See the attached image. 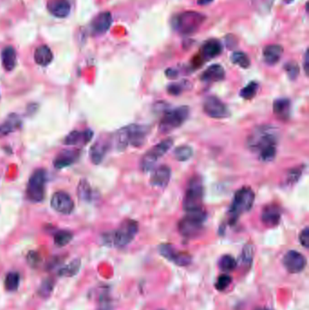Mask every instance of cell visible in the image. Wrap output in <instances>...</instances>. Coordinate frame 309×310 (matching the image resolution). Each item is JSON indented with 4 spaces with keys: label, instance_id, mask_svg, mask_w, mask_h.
I'll list each match as a JSON object with an SVG mask.
<instances>
[{
    "label": "cell",
    "instance_id": "36",
    "mask_svg": "<svg viewBox=\"0 0 309 310\" xmlns=\"http://www.w3.org/2000/svg\"><path fill=\"white\" fill-rule=\"evenodd\" d=\"M258 89H259V84L256 82H250L248 85L242 88L240 93V96L246 100L252 99L253 97L257 95Z\"/></svg>",
    "mask_w": 309,
    "mask_h": 310
},
{
    "label": "cell",
    "instance_id": "3",
    "mask_svg": "<svg viewBox=\"0 0 309 310\" xmlns=\"http://www.w3.org/2000/svg\"><path fill=\"white\" fill-rule=\"evenodd\" d=\"M138 231L139 224L136 220H124L117 230L103 234L102 241L109 247H124L134 241Z\"/></svg>",
    "mask_w": 309,
    "mask_h": 310
},
{
    "label": "cell",
    "instance_id": "28",
    "mask_svg": "<svg viewBox=\"0 0 309 310\" xmlns=\"http://www.w3.org/2000/svg\"><path fill=\"white\" fill-rule=\"evenodd\" d=\"M53 53L47 45H40L34 51V61L42 67L48 66L53 60Z\"/></svg>",
    "mask_w": 309,
    "mask_h": 310
},
{
    "label": "cell",
    "instance_id": "19",
    "mask_svg": "<svg viewBox=\"0 0 309 310\" xmlns=\"http://www.w3.org/2000/svg\"><path fill=\"white\" fill-rule=\"evenodd\" d=\"M47 9L53 16L64 18L71 11V5L68 0H50L47 3Z\"/></svg>",
    "mask_w": 309,
    "mask_h": 310
},
{
    "label": "cell",
    "instance_id": "15",
    "mask_svg": "<svg viewBox=\"0 0 309 310\" xmlns=\"http://www.w3.org/2000/svg\"><path fill=\"white\" fill-rule=\"evenodd\" d=\"M172 171L167 165H161L153 171L150 183L152 187L164 189L166 188L171 180Z\"/></svg>",
    "mask_w": 309,
    "mask_h": 310
},
{
    "label": "cell",
    "instance_id": "20",
    "mask_svg": "<svg viewBox=\"0 0 309 310\" xmlns=\"http://www.w3.org/2000/svg\"><path fill=\"white\" fill-rule=\"evenodd\" d=\"M224 78V68L218 64H215V65L208 67L201 75V80L205 83L219 82V81H222Z\"/></svg>",
    "mask_w": 309,
    "mask_h": 310
},
{
    "label": "cell",
    "instance_id": "44",
    "mask_svg": "<svg viewBox=\"0 0 309 310\" xmlns=\"http://www.w3.org/2000/svg\"><path fill=\"white\" fill-rule=\"evenodd\" d=\"M27 260H28V264L31 266V267H34V268L38 267L41 264V262H42L41 256L37 252H35V251L29 252Z\"/></svg>",
    "mask_w": 309,
    "mask_h": 310
},
{
    "label": "cell",
    "instance_id": "10",
    "mask_svg": "<svg viewBox=\"0 0 309 310\" xmlns=\"http://www.w3.org/2000/svg\"><path fill=\"white\" fill-rule=\"evenodd\" d=\"M47 175L45 170L39 169L34 171L28 180L27 194L28 197L33 203H40L45 197V182Z\"/></svg>",
    "mask_w": 309,
    "mask_h": 310
},
{
    "label": "cell",
    "instance_id": "21",
    "mask_svg": "<svg viewBox=\"0 0 309 310\" xmlns=\"http://www.w3.org/2000/svg\"><path fill=\"white\" fill-rule=\"evenodd\" d=\"M94 136V133L91 130H85L83 132L73 131L68 135L65 139V144L67 145H78V144H86Z\"/></svg>",
    "mask_w": 309,
    "mask_h": 310
},
{
    "label": "cell",
    "instance_id": "33",
    "mask_svg": "<svg viewBox=\"0 0 309 310\" xmlns=\"http://www.w3.org/2000/svg\"><path fill=\"white\" fill-rule=\"evenodd\" d=\"M173 154H174L175 159L177 161L185 162V161H188L189 159L191 158V156L193 154V151H192L191 147L188 146V145H180L175 149Z\"/></svg>",
    "mask_w": 309,
    "mask_h": 310
},
{
    "label": "cell",
    "instance_id": "11",
    "mask_svg": "<svg viewBox=\"0 0 309 310\" xmlns=\"http://www.w3.org/2000/svg\"><path fill=\"white\" fill-rule=\"evenodd\" d=\"M203 110L211 118H228L231 115L230 109L216 96H208L204 100Z\"/></svg>",
    "mask_w": 309,
    "mask_h": 310
},
{
    "label": "cell",
    "instance_id": "48",
    "mask_svg": "<svg viewBox=\"0 0 309 310\" xmlns=\"http://www.w3.org/2000/svg\"><path fill=\"white\" fill-rule=\"evenodd\" d=\"M214 0H197L198 5L200 6H207L213 2Z\"/></svg>",
    "mask_w": 309,
    "mask_h": 310
},
{
    "label": "cell",
    "instance_id": "32",
    "mask_svg": "<svg viewBox=\"0 0 309 310\" xmlns=\"http://www.w3.org/2000/svg\"><path fill=\"white\" fill-rule=\"evenodd\" d=\"M231 61L233 64L240 67L241 68H248L250 67V60L247 56V54L237 51L231 55Z\"/></svg>",
    "mask_w": 309,
    "mask_h": 310
},
{
    "label": "cell",
    "instance_id": "14",
    "mask_svg": "<svg viewBox=\"0 0 309 310\" xmlns=\"http://www.w3.org/2000/svg\"><path fill=\"white\" fill-rule=\"evenodd\" d=\"M51 207L59 213L69 214L73 211L74 203L67 192H57L51 199Z\"/></svg>",
    "mask_w": 309,
    "mask_h": 310
},
{
    "label": "cell",
    "instance_id": "35",
    "mask_svg": "<svg viewBox=\"0 0 309 310\" xmlns=\"http://www.w3.org/2000/svg\"><path fill=\"white\" fill-rule=\"evenodd\" d=\"M73 240V234L67 231H58L54 237V241L56 246L64 247L68 245Z\"/></svg>",
    "mask_w": 309,
    "mask_h": 310
},
{
    "label": "cell",
    "instance_id": "51",
    "mask_svg": "<svg viewBox=\"0 0 309 310\" xmlns=\"http://www.w3.org/2000/svg\"></svg>",
    "mask_w": 309,
    "mask_h": 310
},
{
    "label": "cell",
    "instance_id": "43",
    "mask_svg": "<svg viewBox=\"0 0 309 310\" xmlns=\"http://www.w3.org/2000/svg\"><path fill=\"white\" fill-rule=\"evenodd\" d=\"M186 82L173 83L168 85L167 92L172 96H179L186 89Z\"/></svg>",
    "mask_w": 309,
    "mask_h": 310
},
{
    "label": "cell",
    "instance_id": "50",
    "mask_svg": "<svg viewBox=\"0 0 309 310\" xmlns=\"http://www.w3.org/2000/svg\"><path fill=\"white\" fill-rule=\"evenodd\" d=\"M255 310H269L268 309H266V308H259V309H256Z\"/></svg>",
    "mask_w": 309,
    "mask_h": 310
},
{
    "label": "cell",
    "instance_id": "29",
    "mask_svg": "<svg viewBox=\"0 0 309 310\" xmlns=\"http://www.w3.org/2000/svg\"><path fill=\"white\" fill-rule=\"evenodd\" d=\"M304 169H305V166L300 165V166L289 170L287 172V174L285 175V177H284L282 186L286 188V189H289L294 185H296L303 174Z\"/></svg>",
    "mask_w": 309,
    "mask_h": 310
},
{
    "label": "cell",
    "instance_id": "2",
    "mask_svg": "<svg viewBox=\"0 0 309 310\" xmlns=\"http://www.w3.org/2000/svg\"><path fill=\"white\" fill-rule=\"evenodd\" d=\"M149 135V128L140 124H130L120 129L115 135V146L118 151H124L127 147L142 146Z\"/></svg>",
    "mask_w": 309,
    "mask_h": 310
},
{
    "label": "cell",
    "instance_id": "4",
    "mask_svg": "<svg viewBox=\"0 0 309 310\" xmlns=\"http://www.w3.org/2000/svg\"><path fill=\"white\" fill-rule=\"evenodd\" d=\"M206 20V16L196 11L177 14L172 19V26L177 33L183 35L194 34Z\"/></svg>",
    "mask_w": 309,
    "mask_h": 310
},
{
    "label": "cell",
    "instance_id": "25",
    "mask_svg": "<svg viewBox=\"0 0 309 310\" xmlns=\"http://www.w3.org/2000/svg\"><path fill=\"white\" fill-rule=\"evenodd\" d=\"M79 152L76 151H64L60 152L54 161V165L56 169H63L70 166L78 159Z\"/></svg>",
    "mask_w": 309,
    "mask_h": 310
},
{
    "label": "cell",
    "instance_id": "13",
    "mask_svg": "<svg viewBox=\"0 0 309 310\" xmlns=\"http://www.w3.org/2000/svg\"><path fill=\"white\" fill-rule=\"evenodd\" d=\"M283 265L289 273L298 274L303 271L307 266V259L303 254L297 250H289L283 258Z\"/></svg>",
    "mask_w": 309,
    "mask_h": 310
},
{
    "label": "cell",
    "instance_id": "47",
    "mask_svg": "<svg viewBox=\"0 0 309 310\" xmlns=\"http://www.w3.org/2000/svg\"><path fill=\"white\" fill-rule=\"evenodd\" d=\"M309 51H306V54H305V57H304V69H305V73L306 74H308V69H309Z\"/></svg>",
    "mask_w": 309,
    "mask_h": 310
},
{
    "label": "cell",
    "instance_id": "5",
    "mask_svg": "<svg viewBox=\"0 0 309 310\" xmlns=\"http://www.w3.org/2000/svg\"><path fill=\"white\" fill-rule=\"evenodd\" d=\"M206 220L207 213L203 209L188 211L179 221L178 230L183 237H196L201 233Z\"/></svg>",
    "mask_w": 309,
    "mask_h": 310
},
{
    "label": "cell",
    "instance_id": "30",
    "mask_svg": "<svg viewBox=\"0 0 309 310\" xmlns=\"http://www.w3.org/2000/svg\"><path fill=\"white\" fill-rule=\"evenodd\" d=\"M81 268V260H74L70 262L69 264L60 269L58 271V276H75Z\"/></svg>",
    "mask_w": 309,
    "mask_h": 310
},
{
    "label": "cell",
    "instance_id": "17",
    "mask_svg": "<svg viewBox=\"0 0 309 310\" xmlns=\"http://www.w3.org/2000/svg\"><path fill=\"white\" fill-rule=\"evenodd\" d=\"M112 23V15L110 12H103L96 16L91 24L93 33L96 34H103L111 28Z\"/></svg>",
    "mask_w": 309,
    "mask_h": 310
},
{
    "label": "cell",
    "instance_id": "49",
    "mask_svg": "<svg viewBox=\"0 0 309 310\" xmlns=\"http://www.w3.org/2000/svg\"><path fill=\"white\" fill-rule=\"evenodd\" d=\"M294 0H284V2L286 3V4H291Z\"/></svg>",
    "mask_w": 309,
    "mask_h": 310
},
{
    "label": "cell",
    "instance_id": "12",
    "mask_svg": "<svg viewBox=\"0 0 309 310\" xmlns=\"http://www.w3.org/2000/svg\"><path fill=\"white\" fill-rule=\"evenodd\" d=\"M159 251L165 259L180 267L189 266L192 261V258L188 252L177 251L172 245L169 244L161 245L159 248Z\"/></svg>",
    "mask_w": 309,
    "mask_h": 310
},
{
    "label": "cell",
    "instance_id": "23",
    "mask_svg": "<svg viewBox=\"0 0 309 310\" xmlns=\"http://www.w3.org/2000/svg\"><path fill=\"white\" fill-rule=\"evenodd\" d=\"M284 49L280 45H269L263 49V58L266 64L274 66L280 60Z\"/></svg>",
    "mask_w": 309,
    "mask_h": 310
},
{
    "label": "cell",
    "instance_id": "9",
    "mask_svg": "<svg viewBox=\"0 0 309 310\" xmlns=\"http://www.w3.org/2000/svg\"><path fill=\"white\" fill-rule=\"evenodd\" d=\"M172 145L173 140L172 138H168L159 142L155 146L152 147L140 160V170L143 172H149L150 171H152L158 161L162 158L165 153L168 152Z\"/></svg>",
    "mask_w": 309,
    "mask_h": 310
},
{
    "label": "cell",
    "instance_id": "39",
    "mask_svg": "<svg viewBox=\"0 0 309 310\" xmlns=\"http://www.w3.org/2000/svg\"><path fill=\"white\" fill-rule=\"evenodd\" d=\"M54 286H55L54 280L51 278H46L42 282L39 289H38V294L42 298H48L51 293L53 292Z\"/></svg>",
    "mask_w": 309,
    "mask_h": 310
},
{
    "label": "cell",
    "instance_id": "31",
    "mask_svg": "<svg viewBox=\"0 0 309 310\" xmlns=\"http://www.w3.org/2000/svg\"><path fill=\"white\" fill-rule=\"evenodd\" d=\"M219 267L224 272H231L236 269L237 260L231 255H223L219 259Z\"/></svg>",
    "mask_w": 309,
    "mask_h": 310
},
{
    "label": "cell",
    "instance_id": "26",
    "mask_svg": "<svg viewBox=\"0 0 309 310\" xmlns=\"http://www.w3.org/2000/svg\"><path fill=\"white\" fill-rule=\"evenodd\" d=\"M21 120L17 114H10L3 124H0V137L8 136L21 126Z\"/></svg>",
    "mask_w": 309,
    "mask_h": 310
},
{
    "label": "cell",
    "instance_id": "27",
    "mask_svg": "<svg viewBox=\"0 0 309 310\" xmlns=\"http://www.w3.org/2000/svg\"><path fill=\"white\" fill-rule=\"evenodd\" d=\"M1 59L3 68L6 71H12L17 65V53L15 48L11 45L5 47L1 53Z\"/></svg>",
    "mask_w": 309,
    "mask_h": 310
},
{
    "label": "cell",
    "instance_id": "24",
    "mask_svg": "<svg viewBox=\"0 0 309 310\" xmlns=\"http://www.w3.org/2000/svg\"><path fill=\"white\" fill-rule=\"evenodd\" d=\"M109 148V143L106 140H98L92 146L90 150V158L93 164H100L104 158Z\"/></svg>",
    "mask_w": 309,
    "mask_h": 310
},
{
    "label": "cell",
    "instance_id": "6",
    "mask_svg": "<svg viewBox=\"0 0 309 310\" xmlns=\"http://www.w3.org/2000/svg\"><path fill=\"white\" fill-rule=\"evenodd\" d=\"M254 202L255 193L251 188L242 187L241 189L237 191L229 210L230 223L234 224L242 213L250 210Z\"/></svg>",
    "mask_w": 309,
    "mask_h": 310
},
{
    "label": "cell",
    "instance_id": "34",
    "mask_svg": "<svg viewBox=\"0 0 309 310\" xmlns=\"http://www.w3.org/2000/svg\"><path fill=\"white\" fill-rule=\"evenodd\" d=\"M92 194H93V191L91 189L89 183L85 180H81L77 188V195L79 199L88 202L92 199Z\"/></svg>",
    "mask_w": 309,
    "mask_h": 310
},
{
    "label": "cell",
    "instance_id": "16",
    "mask_svg": "<svg viewBox=\"0 0 309 310\" xmlns=\"http://www.w3.org/2000/svg\"><path fill=\"white\" fill-rule=\"evenodd\" d=\"M281 209L278 205L270 204L265 206L261 214V220L267 227H275L278 225L281 220Z\"/></svg>",
    "mask_w": 309,
    "mask_h": 310
},
{
    "label": "cell",
    "instance_id": "45",
    "mask_svg": "<svg viewBox=\"0 0 309 310\" xmlns=\"http://www.w3.org/2000/svg\"><path fill=\"white\" fill-rule=\"evenodd\" d=\"M299 242L301 243V245L306 248H309V228L306 227L303 231L300 232L299 235Z\"/></svg>",
    "mask_w": 309,
    "mask_h": 310
},
{
    "label": "cell",
    "instance_id": "41",
    "mask_svg": "<svg viewBox=\"0 0 309 310\" xmlns=\"http://www.w3.org/2000/svg\"><path fill=\"white\" fill-rule=\"evenodd\" d=\"M285 71L287 72V76L290 80H296L298 78V74L300 72V69L298 64L295 62L287 63L285 65Z\"/></svg>",
    "mask_w": 309,
    "mask_h": 310
},
{
    "label": "cell",
    "instance_id": "18",
    "mask_svg": "<svg viewBox=\"0 0 309 310\" xmlns=\"http://www.w3.org/2000/svg\"><path fill=\"white\" fill-rule=\"evenodd\" d=\"M222 44L218 39H209L206 41L201 49L200 56L204 62L207 60H211L215 57H219L222 53Z\"/></svg>",
    "mask_w": 309,
    "mask_h": 310
},
{
    "label": "cell",
    "instance_id": "42",
    "mask_svg": "<svg viewBox=\"0 0 309 310\" xmlns=\"http://www.w3.org/2000/svg\"><path fill=\"white\" fill-rule=\"evenodd\" d=\"M232 277L228 274H222L218 277L215 287L219 291H223L231 284Z\"/></svg>",
    "mask_w": 309,
    "mask_h": 310
},
{
    "label": "cell",
    "instance_id": "37",
    "mask_svg": "<svg viewBox=\"0 0 309 310\" xmlns=\"http://www.w3.org/2000/svg\"><path fill=\"white\" fill-rule=\"evenodd\" d=\"M20 282V276L17 272H10L7 274L5 280V286L8 291L17 290Z\"/></svg>",
    "mask_w": 309,
    "mask_h": 310
},
{
    "label": "cell",
    "instance_id": "46",
    "mask_svg": "<svg viewBox=\"0 0 309 310\" xmlns=\"http://www.w3.org/2000/svg\"><path fill=\"white\" fill-rule=\"evenodd\" d=\"M165 73H166V76L170 79H174L178 76V73H178L177 70H175L173 68H169V69L166 70Z\"/></svg>",
    "mask_w": 309,
    "mask_h": 310
},
{
    "label": "cell",
    "instance_id": "40",
    "mask_svg": "<svg viewBox=\"0 0 309 310\" xmlns=\"http://www.w3.org/2000/svg\"><path fill=\"white\" fill-rule=\"evenodd\" d=\"M254 256V247L251 244H247L242 250L241 261L245 265L250 266Z\"/></svg>",
    "mask_w": 309,
    "mask_h": 310
},
{
    "label": "cell",
    "instance_id": "22",
    "mask_svg": "<svg viewBox=\"0 0 309 310\" xmlns=\"http://www.w3.org/2000/svg\"><path fill=\"white\" fill-rule=\"evenodd\" d=\"M273 111L279 120L286 121L290 117L291 102L287 98H278L273 103Z\"/></svg>",
    "mask_w": 309,
    "mask_h": 310
},
{
    "label": "cell",
    "instance_id": "7",
    "mask_svg": "<svg viewBox=\"0 0 309 310\" xmlns=\"http://www.w3.org/2000/svg\"><path fill=\"white\" fill-rule=\"evenodd\" d=\"M204 187L202 178L194 176L191 178L186 189L185 196L183 199V209L186 212L203 209Z\"/></svg>",
    "mask_w": 309,
    "mask_h": 310
},
{
    "label": "cell",
    "instance_id": "38",
    "mask_svg": "<svg viewBox=\"0 0 309 310\" xmlns=\"http://www.w3.org/2000/svg\"><path fill=\"white\" fill-rule=\"evenodd\" d=\"M275 0H252V5L257 11L267 14L271 10Z\"/></svg>",
    "mask_w": 309,
    "mask_h": 310
},
{
    "label": "cell",
    "instance_id": "1",
    "mask_svg": "<svg viewBox=\"0 0 309 310\" xmlns=\"http://www.w3.org/2000/svg\"><path fill=\"white\" fill-rule=\"evenodd\" d=\"M278 143V130L274 125L257 127L247 137V144L250 151L257 153L264 163L275 159Z\"/></svg>",
    "mask_w": 309,
    "mask_h": 310
},
{
    "label": "cell",
    "instance_id": "8",
    "mask_svg": "<svg viewBox=\"0 0 309 310\" xmlns=\"http://www.w3.org/2000/svg\"><path fill=\"white\" fill-rule=\"evenodd\" d=\"M190 112V107L187 105H182L171 111H167L160 122L159 131L162 134H168L179 128L189 118Z\"/></svg>",
    "mask_w": 309,
    "mask_h": 310
}]
</instances>
